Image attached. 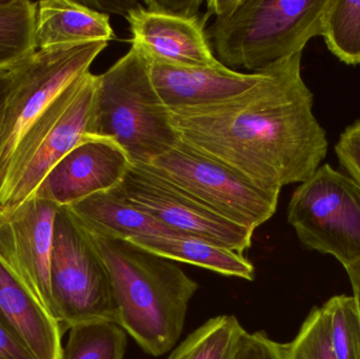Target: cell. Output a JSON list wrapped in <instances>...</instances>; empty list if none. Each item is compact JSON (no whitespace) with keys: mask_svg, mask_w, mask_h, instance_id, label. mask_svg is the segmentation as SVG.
<instances>
[{"mask_svg":"<svg viewBox=\"0 0 360 359\" xmlns=\"http://www.w3.org/2000/svg\"><path fill=\"white\" fill-rule=\"evenodd\" d=\"M302 60L297 53L266 67L259 81L226 100L168 107L179 141L266 191L304 183L325 160L329 141Z\"/></svg>","mask_w":360,"mask_h":359,"instance_id":"obj_1","label":"cell"},{"mask_svg":"<svg viewBox=\"0 0 360 359\" xmlns=\"http://www.w3.org/2000/svg\"><path fill=\"white\" fill-rule=\"evenodd\" d=\"M89 235L111 278L118 325L150 355L172 350L198 284L175 261L134 242Z\"/></svg>","mask_w":360,"mask_h":359,"instance_id":"obj_2","label":"cell"},{"mask_svg":"<svg viewBox=\"0 0 360 359\" xmlns=\"http://www.w3.org/2000/svg\"><path fill=\"white\" fill-rule=\"evenodd\" d=\"M327 0H211L205 30L216 59L229 69L258 73L304 52L323 34Z\"/></svg>","mask_w":360,"mask_h":359,"instance_id":"obj_3","label":"cell"},{"mask_svg":"<svg viewBox=\"0 0 360 359\" xmlns=\"http://www.w3.org/2000/svg\"><path fill=\"white\" fill-rule=\"evenodd\" d=\"M89 135L113 139L131 164H149L179 143L149 60L136 48L97 75Z\"/></svg>","mask_w":360,"mask_h":359,"instance_id":"obj_4","label":"cell"},{"mask_svg":"<svg viewBox=\"0 0 360 359\" xmlns=\"http://www.w3.org/2000/svg\"><path fill=\"white\" fill-rule=\"evenodd\" d=\"M97 75L72 82L19 141L0 183V206L25 202L48 173L89 135Z\"/></svg>","mask_w":360,"mask_h":359,"instance_id":"obj_5","label":"cell"},{"mask_svg":"<svg viewBox=\"0 0 360 359\" xmlns=\"http://www.w3.org/2000/svg\"><path fill=\"white\" fill-rule=\"evenodd\" d=\"M51 291L63 330L91 322L118 324L111 278L88 232L65 207L54 225Z\"/></svg>","mask_w":360,"mask_h":359,"instance_id":"obj_6","label":"cell"},{"mask_svg":"<svg viewBox=\"0 0 360 359\" xmlns=\"http://www.w3.org/2000/svg\"><path fill=\"white\" fill-rule=\"evenodd\" d=\"M288 221L307 248L344 267L360 259V188L330 164L294 190Z\"/></svg>","mask_w":360,"mask_h":359,"instance_id":"obj_7","label":"cell"},{"mask_svg":"<svg viewBox=\"0 0 360 359\" xmlns=\"http://www.w3.org/2000/svg\"><path fill=\"white\" fill-rule=\"evenodd\" d=\"M143 164L212 212L253 231L266 223L278 206L281 192L262 189L180 141Z\"/></svg>","mask_w":360,"mask_h":359,"instance_id":"obj_8","label":"cell"},{"mask_svg":"<svg viewBox=\"0 0 360 359\" xmlns=\"http://www.w3.org/2000/svg\"><path fill=\"white\" fill-rule=\"evenodd\" d=\"M107 41L38 50L10 70L11 90L0 136V183L8 162L35 120L90 67Z\"/></svg>","mask_w":360,"mask_h":359,"instance_id":"obj_9","label":"cell"},{"mask_svg":"<svg viewBox=\"0 0 360 359\" xmlns=\"http://www.w3.org/2000/svg\"><path fill=\"white\" fill-rule=\"evenodd\" d=\"M114 191L177 233L200 238L243 254L251 247L255 231L212 212L154 174L145 164H131Z\"/></svg>","mask_w":360,"mask_h":359,"instance_id":"obj_10","label":"cell"},{"mask_svg":"<svg viewBox=\"0 0 360 359\" xmlns=\"http://www.w3.org/2000/svg\"><path fill=\"white\" fill-rule=\"evenodd\" d=\"M200 4L149 0L128 8L132 48L150 63L197 67L219 63L205 33L210 15L200 14Z\"/></svg>","mask_w":360,"mask_h":359,"instance_id":"obj_11","label":"cell"},{"mask_svg":"<svg viewBox=\"0 0 360 359\" xmlns=\"http://www.w3.org/2000/svg\"><path fill=\"white\" fill-rule=\"evenodd\" d=\"M59 209L35 196L0 206V259L54 318L50 270Z\"/></svg>","mask_w":360,"mask_h":359,"instance_id":"obj_12","label":"cell"},{"mask_svg":"<svg viewBox=\"0 0 360 359\" xmlns=\"http://www.w3.org/2000/svg\"><path fill=\"white\" fill-rule=\"evenodd\" d=\"M130 166L128 154L113 139L88 135L48 173L32 196L60 208L71 206L115 189Z\"/></svg>","mask_w":360,"mask_h":359,"instance_id":"obj_13","label":"cell"},{"mask_svg":"<svg viewBox=\"0 0 360 359\" xmlns=\"http://www.w3.org/2000/svg\"><path fill=\"white\" fill-rule=\"evenodd\" d=\"M150 72L158 95L169 109L226 100L252 88L262 77V71L243 73L221 63L207 67L150 63Z\"/></svg>","mask_w":360,"mask_h":359,"instance_id":"obj_14","label":"cell"},{"mask_svg":"<svg viewBox=\"0 0 360 359\" xmlns=\"http://www.w3.org/2000/svg\"><path fill=\"white\" fill-rule=\"evenodd\" d=\"M0 325L36 359H61L60 324L0 259Z\"/></svg>","mask_w":360,"mask_h":359,"instance_id":"obj_15","label":"cell"},{"mask_svg":"<svg viewBox=\"0 0 360 359\" xmlns=\"http://www.w3.org/2000/svg\"><path fill=\"white\" fill-rule=\"evenodd\" d=\"M37 50L75 46L114 38L109 15L71 0L37 2L35 17Z\"/></svg>","mask_w":360,"mask_h":359,"instance_id":"obj_16","label":"cell"},{"mask_svg":"<svg viewBox=\"0 0 360 359\" xmlns=\"http://www.w3.org/2000/svg\"><path fill=\"white\" fill-rule=\"evenodd\" d=\"M65 208L86 232L101 237L131 240L179 234L129 204L114 189L89 196Z\"/></svg>","mask_w":360,"mask_h":359,"instance_id":"obj_17","label":"cell"},{"mask_svg":"<svg viewBox=\"0 0 360 359\" xmlns=\"http://www.w3.org/2000/svg\"><path fill=\"white\" fill-rule=\"evenodd\" d=\"M129 242L169 261L188 263L230 278L245 280L255 278V268L243 253L200 238L177 234L143 236Z\"/></svg>","mask_w":360,"mask_h":359,"instance_id":"obj_18","label":"cell"},{"mask_svg":"<svg viewBox=\"0 0 360 359\" xmlns=\"http://www.w3.org/2000/svg\"><path fill=\"white\" fill-rule=\"evenodd\" d=\"M36 8L30 0L0 1V71H10L37 51Z\"/></svg>","mask_w":360,"mask_h":359,"instance_id":"obj_19","label":"cell"},{"mask_svg":"<svg viewBox=\"0 0 360 359\" xmlns=\"http://www.w3.org/2000/svg\"><path fill=\"white\" fill-rule=\"evenodd\" d=\"M243 332L235 316H216L193 331L166 359H233Z\"/></svg>","mask_w":360,"mask_h":359,"instance_id":"obj_20","label":"cell"},{"mask_svg":"<svg viewBox=\"0 0 360 359\" xmlns=\"http://www.w3.org/2000/svg\"><path fill=\"white\" fill-rule=\"evenodd\" d=\"M321 36L342 63L360 65V0H327Z\"/></svg>","mask_w":360,"mask_h":359,"instance_id":"obj_21","label":"cell"},{"mask_svg":"<svg viewBox=\"0 0 360 359\" xmlns=\"http://www.w3.org/2000/svg\"><path fill=\"white\" fill-rule=\"evenodd\" d=\"M128 333L113 322H91L70 329L61 359H124Z\"/></svg>","mask_w":360,"mask_h":359,"instance_id":"obj_22","label":"cell"},{"mask_svg":"<svg viewBox=\"0 0 360 359\" xmlns=\"http://www.w3.org/2000/svg\"><path fill=\"white\" fill-rule=\"evenodd\" d=\"M336 359H360V320L353 296L338 295L325 303Z\"/></svg>","mask_w":360,"mask_h":359,"instance_id":"obj_23","label":"cell"},{"mask_svg":"<svg viewBox=\"0 0 360 359\" xmlns=\"http://www.w3.org/2000/svg\"><path fill=\"white\" fill-rule=\"evenodd\" d=\"M287 359H336L325 305L309 314L295 339L287 344Z\"/></svg>","mask_w":360,"mask_h":359,"instance_id":"obj_24","label":"cell"},{"mask_svg":"<svg viewBox=\"0 0 360 359\" xmlns=\"http://www.w3.org/2000/svg\"><path fill=\"white\" fill-rule=\"evenodd\" d=\"M233 359H287V344L272 341L266 333L245 330Z\"/></svg>","mask_w":360,"mask_h":359,"instance_id":"obj_25","label":"cell"},{"mask_svg":"<svg viewBox=\"0 0 360 359\" xmlns=\"http://www.w3.org/2000/svg\"><path fill=\"white\" fill-rule=\"evenodd\" d=\"M335 154L342 170L360 188V118L342 131Z\"/></svg>","mask_w":360,"mask_h":359,"instance_id":"obj_26","label":"cell"},{"mask_svg":"<svg viewBox=\"0 0 360 359\" xmlns=\"http://www.w3.org/2000/svg\"><path fill=\"white\" fill-rule=\"evenodd\" d=\"M0 359H36L14 335L0 325Z\"/></svg>","mask_w":360,"mask_h":359,"instance_id":"obj_27","label":"cell"},{"mask_svg":"<svg viewBox=\"0 0 360 359\" xmlns=\"http://www.w3.org/2000/svg\"><path fill=\"white\" fill-rule=\"evenodd\" d=\"M11 90L10 71H0V136L6 116V105Z\"/></svg>","mask_w":360,"mask_h":359,"instance_id":"obj_28","label":"cell"},{"mask_svg":"<svg viewBox=\"0 0 360 359\" xmlns=\"http://www.w3.org/2000/svg\"><path fill=\"white\" fill-rule=\"evenodd\" d=\"M349 278H350L351 286L353 289V299L356 305L357 314L360 320V259L345 267Z\"/></svg>","mask_w":360,"mask_h":359,"instance_id":"obj_29","label":"cell"}]
</instances>
